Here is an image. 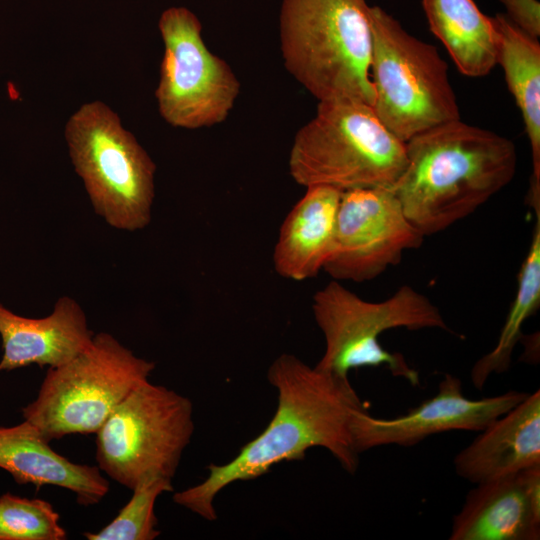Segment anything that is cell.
I'll list each match as a JSON object with an SVG mask.
<instances>
[{
  "label": "cell",
  "instance_id": "obj_5",
  "mask_svg": "<svg viewBox=\"0 0 540 540\" xmlns=\"http://www.w3.org/2000/svg\"><path fill=\"white\" fill-rule=\"evenodd\" d=\"M65 139L95 213L118 230L145 228L156 165L118 114L99 100L87 102L68 119Z\"/></svg>",
  "mask_w": 540,
  "mask_h": 540
},
{
  "label": "cell",
  "instance_id": "obj_17",
  "mask_svg": "<svg viewBox=\"0 0 540 540\" xmlns=\"http://www.w3.org/2000/svg\"><path fill=\"white\" fill-rule=\"evenodd\" d=\"M342 192L311 186L285 217L273 252L278 275L293 281L316 277L329 259Z\"/></svg>",
  "mask_w": 540,
  "mask_h": 540
},
{
  "label": "cell",
  "instance_id": "obj_8",
  "mask_svg": "<svg viewBox=\"0 0 540 540\" xmlns=\"http://www.w3.org/2000/svg\"><path fill=\"white\" fill-rule=\"evenodd\" d=\"M154 368V362L136 356L111 334H94L73 359L49 367L36 399L22 408L23 418L48 441L96 433Z\"/></svg>",
  "mask_w": 540,
  "mask_h": 540
},
{
  "label": "cell",
  "instance_id": "obj_22",
  "mask_svg": "<svg viewBox=\"0 0 540 540\" xmlns=\"http://www.w3.org/2000/svg\"><path fill=\"white\" fill-rule=\"evenodd\" d=\"M53 505L5 493L0 496V540H64L67 533Z\"/></svg>",
  "mask_w": 540,
  "mask_h": 540
},
{
  "label": "cell",
  "instance_id": "obj_14",
  "mask_svg": "<svg viewBox=\"0 0 540 540\" xmlns=\"http://www.w3.org/2000/svg\"><path fill=\"white\" fill-rule=\"evenodd\" d=\"M93 335L84 310L69 296L60 297L42 318L24 317L0 304V372L32 364L58 367L85 350Z\"/></svg>",
  "mask_w": 540,
  "mask_h": 540
},
{
  "label": "cell",
  "instance_id": "obj_10",
  "mask_svg": "<svg viewBox=\"0 0 540 540\" xmlns=\"http://www.w3.org/2000/svg\"><path fill=\"white\" fill-rule=\"evenodd\" d=\"M164 52L155 97L171 126L199 129L224 122L241 84L229 64L212 53L202 24L188 8L173 6L158 21Z\"/></svg>",
  "mask_w": 540,
  "mask_h": 540
},
{
  "label": "cell",
  "instance_id": "obj_23",
  "mask_svg": "<svg viewBox=\"0 0 540 540\" xmlns=\"http://www.w3.org/2000/svg\"><path fill=\"white\" fill-rule=\"evenodd\" d=\"M508 19L528 35L540 36V4L537 0H499Z\"/></svg>",
  "mask_w": 540,
  "mask_h": 540
},
{
  "label": "cell",
  "instance_id": "obj_2",
  "mask_svg": "<svg viewBox=\"0 0 540 540\" xmlns=\"http://www.w3.org/2000/svg\"><path fill=\"white\" fill-rule=\"evenodd\" d=\"M405 145L406 167L392 190L424 236L472 214L516 172L517 153L510 139L460 119L431 128Z\"/></svg>",
  "mask_w": 540,
  "mask_h": 540
},
{
  "label": "cell",
  "instance_id": "obj_15",
  "mask_svg": "<svg viewBox=\"0 0 540 540\" xmlns=\"http://www.w3.org/2000/svg\"><path fill=\"white\" fill-rule=\"evenodd\" d=\"M540 465V392L494 420L454 459L456 473L474 484Z\"/></svg>",
  "mask_w": 540,
  "mask_h": 540
},
{
  "label": "cell",
  "instance_id": "obj_9",
  "mask_svg": "<svg viewBox=\"0 0 540 540\" xmlns=\"http://www.w3.org/2000/svg\"><path fill=\"white\" fill-rule=\"evenodd\" d=\"M193 431L191 401L148 380L95 433L97 466L130 490L146 479L172 480Z\"/></svg>",
  "mask_w": 540,
  "mask_h": 540
},
{
  "label": "cell",
  "instance_id": "obj_6",
  "mask_svg": "<svg viewBox=\"0 0 540 540\" xmlns=\"http://www.w3.org/2000/svg\"><path fill=\"white\" fill-rule=\"evenodd\" d=\"M312 311L325 341L315 367L343 379L353 369L384 366L393 376L419 386L418 371L401 353L382 347L379 336L395 328L451 331L439 308L408 285L384 301L370 302L332 280L314 294Z\"/></svg>",
  "mask_w": 540,
  "mask_h": 540
},
{
  "label": "cell",
  "instance_id": "obj_12",
  "mask_svg": "<svg viewBox=\"0 0 540 540\" xmlns=\"http://www.w3.org/2000/svg\"><path fill=\"white\" fill-rule=\"evenodd\" d=\"M529 393L508 391L482 399L464 396L461 380L446 374L437 393L408 413L394 418H377L368 408L357 412L353 423L355 447L363 451L384 445L410 447L430 435L453 431H482L511 410Z\"/></svg>",
  "mask_w": 540,
  "mask_h": 540
},
{
  "label": "cell",
  "instance_id": "obj_16",
  "mask_svg": "<svg viewBox=\"0 0 540 540\" xmlns=\"http://www.w3.org/2000/svg\"><path fill=\"white\" fill-rule=\"evenodd\" d=\"M49 443L27 420L0 427V468L19 484L58 486L72 491L79 505L98 504L110 486L99 467L71 462Z\"/></svg>",
  "mask_w": 540,
  "mask_h": 540
},
{
  "label": "cell",
  "instance_id": "obj_4",
  "mask_svg": "<svg viewBox=\"0 0 540 540\" xmlns=\"http://www.w3.org/2000/svg\"><path fill=\"white\" fill-rule=\"evenodd\" d=\"M406 145L378 119L371 105L355 100L318 102L316 114L295 134L288 167L307 188L341 192L392 188L406 167Z\"/></svg>",
  "mask_w": 540,
  "mask_h": 540
},
{
  "label": "cell",
  "instance_id": "obj_7",
  "mask_svg": "<svg viewBox=\"0 0 540 540\" xmlns=\"http://www.w3.org/2000/svg\"><path fill=\"white\" fill-rule=\"evenodd\" d=\"M372 108L382 124L406 143L460 119L448 66L437 48L408 33L380 6L369 9Z\"/></svg>",
  "mask_w": 540,
  "mask_h": 540
},
{
  "label": "cell",
  "instance_id": "obj_18",
  "mask_svg": "<svg viewBox=\"0 0 540 540\" xmlns=\"http://www.w3.org/2000/svg\"><path fill=\"white\" fill-rule=\"evenodd\" d=\"M431 32L457 69L468 77L488 75L497 65V35L492 17L473 0H422Z\"/></svg>",
  "mask_w": 540,
  "mask_h": 540
},
{
  "label": "cell",
  "instance_id": "obj_13",
  "mask_svg": "<svg viewBox=\"0 0 540 540\" xmlns=\"http://www.w3.org/2000/svg\"><path fill=\"white\" fill-rule=\"evenodd\" d=\"M540 465L479 483L455 515L450 540H538Z\"/></svg>",
  "mask_w": 540,
  "mask_h": 540
},
{
  "label": "cell",
  "instance_id": "obj_21",
  "mask_svg": "<svg viewBox=\"0 0 540 540\" xmlns=\"http://www.w3.org/2000/svg\"><path fill=\"white\" fill-rule=\"evenodd\" d=\"M173 491L172 480L146 479L133 490L129 502L117 516L97 533L85 532L88 540H153L160 535L154 513L155 501L164 492Z\"/></svg>",
  "mask_w": 540,
  "mask_h": 540
},
{
  "label": "cell",
  "instance_id": "obj_11",
  "mask_svg": "<svg viewBox=\"0 0 540 540\" xmlns=\"http://www.w3.org/2000/svg\"><path fill=\"white\" fill-rule=\"evenodd\" d=\"M424 235L409 221L392 188L341 194L334 246L323 271L333 280L364 282L398 264Z\"/></svg>",
  "mask_w": 540,
  "mask_h": 540
},
{
  "label": "cell",
  "instance_id": "obj_3",
  "mask_svg": "<svg viewBox=\"0 0 540 540\" xmlns=\"http://www.w3.org/2000/svg\"><path fill=\"white\" fill-rule=\"evenodd\" d=\"M366 0H282L281 54L286 70L318 102L372 106V31Z\"/></svg>",
  "mask_w": 540,
  "mask_h": 540
},
{
  "label": "cell",
  "instance_id": "obj_1",
  "mask_svg": "<svg viewBox=\"0 0 540 540\" xmlns=\"http://www.w3.org/2000/svg\"><path fill=\"white\" fill-rule=\"evenodd\" d=\"M267 378L278 394L267 427L231 461L210 464L204 481L175 493L176 504L208 521L216 520L214 500L220 491L234 482L256 479L282 461L300 460L313 447L327 449L348 473L356 472L359 453L353 423L357 412L367 407L349 379L286 353L272 362Z\"/></svg>",
  "mask_w": 540,
  "mask_h": 540
},
{
  "label": "cell",
  "instance_id": "obj_19",
  "mask_svg": "<svg viewBox=\"0 0 540 540\" xmlns=\"http://www.w3.org/2000/svg\"><path fill=\"white\" fill-rule=\"evenodd\" d=\"M492 22L497 35V64L521 112L531 147L530 183L540 185V44L506 15L497 14Z\"/></svg>",
  "mask_w": 540,
  "mask_h": 540
},
{
  "label": "cell",
  "instance_id": "obj_20",
  "mask_svg": "<svg viewBox=\"0 0 540 540\" xmlns=\"http://www.w3.org/2000/svg\"><path fill=\"white\" fill-rule=\"evenodd\" d=\"M534 212L536 223L532 240L521 265L517 291L498 341L471 370V381L477 389L484 387L491 374H500L509 369L514 348L523 336L522 326L540 306V209Z\"/></svg>",
  "mask_w": 540,
  "mask_h": 540
}]
</instances>
